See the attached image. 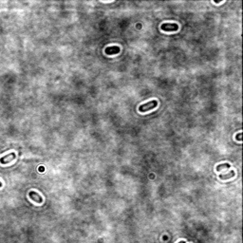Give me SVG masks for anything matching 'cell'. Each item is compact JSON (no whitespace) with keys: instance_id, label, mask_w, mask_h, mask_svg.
Segmentation results:
<instances>
[{"instance_id":"cell-1","label":"cell","mask_w":243,"mask_h":243,"mask_svg":"<svg viewBox=\"0 0 243 243\" xmlns=\"http://www.w3.org/2000/svg\"><path fill=\"white\" fill-rule=\"evenodd\" d=\"M157 106H158V102L154 100V101H151V102H148L146 103H142V105H141L140 107H139V110L141 112H146L148 110L155 108Z\"/></svg>"},{"instance_id":"cell-2","label":"cell","mask_w":243,"mask_h":243,"mask_svg":"<svg viewBox=\"0 0 243 243\" xmlns=\"http://www.w3.org/2000/svg\"><path fill=\"white\" fill-rule=\"evenodd\" d=\"M161 29L163 31H177L179 30V26L176 23H163Z\"/></svg>"},{"instance_id":"cell-3","label":"cell","mask_w":243,"mask_h":243,"mask_svg":"<svg viewBox=\"0 0 243 243\" xmlns=\"http://www.w3.org/2000/svg\"><path fill=\"white\" fill-rule=\"evenodd\" d=\"M121 51V48L117 46H112V47H108L106 48V53L107 55H113V54H117L119 53Z\"/></svg>"},{"instance_id":"cell-4","label":"cell","mask_w":243,"mask_h":243,"mask_svg":"<svg viewBox=\"0 0 243 243\" xmlns=\"http://www.w3.org/2000/svg\"><path fill=\"white\" fill-rule=\"evenodd\" d=\"M30 197L31 200H33V201H35V202H37V203H42V202H43L42 197L40 196L38 193L34 192V191L30 192Z\"/></svg>"},{"instance_id":"cell-5","label":"cell","mask_w":243,"mask_h":243,"mask_svg":"<svg viewBox=\"0 0 243 243\" xmlns=\"http://www.w3.org/2000/svg\"><path fill=\"white\" fill-rule=\"evenodd\" d=\"M230 167H231V166H230V164H229V163H222V164H218L216 169H217V171H221V170L224 169V168L229 169Z\"/></svg>"},{"instance_id":"cell-6","label":"cell","mask_w":243,"mask_h":243,"mask_svg":"<svg viewBox=\"0 0 243 243\" xmlns=\"http://www.w3.org/2000/svg\"><path fill=\"white\" fill-rule=\"evenodd\" d=\"M227 176H223V175H219V179H231L233 177H235V175H236V172L235 171H231V174L228 176V174H226Z\"/></svg>"},{"instance_id":"cell-7","label":"cell","mask_w":243,"mask_h":243,"mask_svg":"<svg viewBox=\"0 0 243 243\" xmlns=\"http://www.w3.org/2000/svg\"><path fill=\"white\" fill-rule=\"evenodd\" d=\"M12 156H15V153H14V152H12V153H10V154H8V155H6V156L2 157V158L0 159V163H4V161H7V159H9L10 157H12Z\"/></svg>"},{"instance_id":"cell-8","label":"cell","mask_w":243,"mask_h":243,"mask_svg":"<svg viewBox=\"0 0 243 243\" xmlns=\"http://www.w3.org/2000/svg\"><path fill=\"white\" fill-rule=\"evenodd\" d=\"M237 137H238V138H237V139H238V141H241V133L238 134V136H237Z\"/></svg>"},{"instance_id":"cell-9","label":"cell","mask_w":243,"mask_h":243,"mask_svg":"<svg viewBox=\"0 0 243 243\" xmlns=\"http://www.w3.org/2000/svg\"><path fill=\"white\" fill-rule=\"evenodd\" d=\"M179 243H186V242H185V241H184V240H182V241H179Z\"/></svg>"},{"instance_id":"cell-10","label":"cell","mask_w":243,"mask_h":243,"mask_svg":"<svg viewBox=\"0 0 243 243\" xmlns=\"http://www.w3.org/2000/svg\"><path fill=\"white\" fill-rule=\"evenodd\" d=\"M1 186H2V182H0V187H1Z\"/></svg>"}]
</instances>
